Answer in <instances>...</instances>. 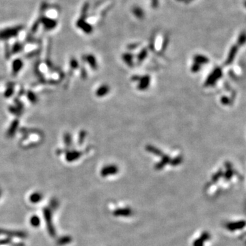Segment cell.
Returning <instances> with one entry per match:
<instances>
[{
	"label": "cell",
	"mask_w": 246,
	"mask_h": 246,
	"mask_svg": "<svg viewBox=\"0 0 246 246\" xmlns=\"http://www.w3.org/2000/svg\"><path fill=\"white\" fill-rule=\"evenodd\" d=\"M73 66L74 68H77L78 66V62H77V60H72L71 61V66Z\"/></svg>",
	"instance_id": "7c38bea8"
},
{
	"label": "cell",
	"mask_w": 246,
	"mask_h": 246,
	"mask_svg": "<svg viewBox=\"0 0 246 246\" xmlns=\"http://www.w3.org/2000/svg\"><path fill=\"white\" fill-rule=\"evenodd\" d=\"M86 60H87V62H88V64L90 65V66L92 68V69H97V62H96L95 58H94V56H92V55L87 56Z\"/></svg>",
	"instance_id": "8992f818"
},
{
	"label": "cell",
	"mask_w": 246,
	"mask_h": 246,
	"mask_svg": "<svg viewBox=\"0 0 246 246\" xmlns=\"http://www.w3.org/2000/svg\"><path fill=\"white\" fill-rule=\"evenodd\" d=\"M43 21V24H44V26L48 29H51L52 28H54L56 25V22L54 20L50 19V18H44Z\"/></svg>",
	"instance_id": "5b68a950"
},
{
	"label": "cell",
	"mask_w": 246,
	"mask_h": 246,
	"mask_svg": "<svg viewBox=\"0 0 246 246\" xmlns=\"http://www.w3.org/2000/svg\"><path fill=\"white\" fill-rule=\"evenodd\" d=\"M21 48H22V47L19 43H16V44H15L14 46L13 47V51L14 53H18L21 50Z\"/></svg>",
	"instance_id": "9c48e42d"
},
{
	"label": "cell",
	"mask_w": 246,
	"mask_h": 246,
	"mask_svg": "<svg viewBox=\"0 0 246 246\" xmlns=\"http://www.w3.org/2000/svg\"><path fill=\"white\" fill-rule=\"evenodd\" d=\"M81 156V153L77 150H71L68 152L66 155V159L68 161H74Z\"/></svg>",
	"instance_id": "7a4b0ae2"
},
{
	"label": "cell",
	"mask_w": 246,
	"mask_h": 246,
	"mask_svg": "<svg viewBox=\"0 0 246 246\" xmlns=\"http://www.w3.org/2000/svg\"><path fill=\"white\" fill-rule=\"evenodd\" d=\"M23 65H24V63L23 61L20 59H17L15 60L13 63V72L14 74H17L18 73H19L20 71L23 68Z\"/></svg>",
	"instance_id": "3957f363"
},
{
	"label": "cell",
	"mask_w": 246,
	"mask_h": 246,
	"mask_svg": "<svg viewBox=\"0 0 246 246\" xmlns=\"http://www.w3.org/2000/svg\"><path fill=\"white\" fill-rule=\"evenodd\" d=\"M13 94V87H9V88L6 90V92L5 93V95L8 97H10Z\"/></svg>",
	"instance_id": "8fae6325"
},
{
	"label": "cell",
	"mask_w": 246,
	"mask_h": 246,
	"mask_svg": "<svg viewBox=\"0 0 246 246\" xmlns=\"http://www.w3.org/2000/svg\"><path fill=\"white\" fill-rule=\"evenodd\" d=\"M64 142H65L66 144H67V145L71 144L72 139L71 137V135L69 133H66L65 135H64Z\"/></svg>",
	"instance_id": "ba28073f"
},
{
	"label": "cell",
	"mask_w": 246,
	"mask_h": 246,
	"mask_svg": "<svg viewBox=\"0 0 246 246\" xmlns=\"http://www.w3.org/2000/svg\"><path fill=\"white\" fill-rule=\"evenodd\" d=\"M17 128H18V122L17 121H14V122H13V124H11V127L8 129V132L9 135L11 136L14 135L15 133V131L17 129Z\"/></svg>",
	"instance_id": "52a82bcc"
},
{
	"label": "cell",
	"mask_w": 246,
	"mask_h": 246,
	"mask_svg": "<svg viewBox=\"0 0 246 246\" xmlns=\"http://www.w3.org/2000/svg\"><path fill=\"white\" fill-rule=\"evenodd\" d=\"M108 91H109L108 86H105V85H103V86H100L99 88L97 89V90L96 91V94H97V97H103V96L106 95V94H107Z\"/></svg>",
	"instance_id": "277c9868"
},
{
	"label": "cell",
	"mask_w": 246,
	"mask_h": 246,
	"mask_svg": "<svg viewBox=\"0 0 246 246\" xmlns=\"http://www.w3.org/2000/svg\"><path fill=\"white\" fill-rule=\"evenodd\" d=\"M21 29V27H15L13 28H8L2 30L0 32V39L6 40L9 39L10 38L14 37L18 34V32Z\"/></svg>",
	"instance_id": "6da1fadb"
},
{
	"label": "cell",
	"mask_w": 246,
	"mask_h": 246,
	"mask_svg": "<svg viewBox=\"0 0 246 246\" xmlns=\"http://www.w3.org/2000/svg\"><path fill=\"white\" fill-rule=\"evenodd\" d=\"M28 97H29V99L32 102H33V103H34V102L36 101V97L35 96V94H34V92H29Z\"/></svg>",
	"instance_id": "30bf717a"
}]
</instances>
